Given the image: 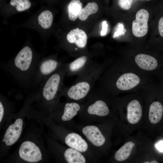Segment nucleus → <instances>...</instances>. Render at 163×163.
<instances>
[{
    "mask_svg": "<svg viewBox=\"0 0 163 163\" xmlns=\"http://www.w3.org/2000/svg\"><path fill=\"white\" fill-rule=\"evenodd\" d=\"M110 64L91 61L77 75L74 82L64 88L67 96L77 101L83 99L91 92L105 70Z\"/></svg>",
    "mask_w": 163,
    "mask_h": 163,
    "instance_id": "1",
    "label": "nucleus"
},
{
    "mask_svg": "<svg viewBox=\"0 0 163 163\" xmlns=\"http://www.w3.org/2000/svg\"><path fill=\"white\" fill-rule=\"evenodd\" d=\"M142 80L137 73L122 71L121 64H110L97 83L106 92H115L135 89Z\"/></svg>",
    "mask_w": 163,
    "mask_h": 163,
    "instance_id": "2",
    "label": "nucleus"
},
{
    "mask_svg": "<svg viewBox=\"0 0 163 163\" xmlns=\"http://www.w3.org/2000/svg\"><path fill=\"white\" fill-rule=\"evenodd\" d=\"M67 72V65L59 68L56 72L52 75L45 83L43 90L44 97L47 100L54 98L61 90H64L63 81Z\"/></svg>",
    "mask_w": 163,
    "mask_h": 163,
    "instance_id": "3",
    "label": "nucleus"
},
{
    "mask_svg": "<svg viewBox=\"0 0 163 163\" xmlns=\"http://www.w3.org/2000/svg\"><path fill=\"white\" fill-rule=\"evenodd\" d=\"M19 153L21 159L29 162H37L42 159V154L39 147L33 142L29 141L22 143Z\"/></svg>",
    "mask_w": 163,
    "mask_h": 163,
    "instance_id": "4",
    "label": "nucleus"
},
{
    "mask_svg": "<svg viewBox=\"0 0 163 163\" xmlns=\"http://www.w3.org/2000/svg\"><path fill=\"white\" fill-rule=\"evenodd\" d=\"M149 17L148 12L145 9H141L137 11L136 19L132 24V31L134 36L140 37L146 34L148 31Z\"/></svg>",
    "mask_w": 163,
    "mask_h": 163,
    "instance_id": "5",
    "label": "nucleus"
},
{
    "mask_svg": "<svg viewBox=\"0 0 163 163\" xmlns=\"http://www.w3.org/2000/svg\"><path fill=\"white\" fill-rule=\"evenodd\" d=\"M23 123L22 120L18 118L8 127L2 140L7 145H13L19 138L22 131Z\"/></svg>",
    "mask_w": 163,
    "mask_h": 163,
    "instance_id": "6",
    "label": "nucleus"
},
{
    "mask_svg": "<svg viewBox=\"0 0 163 163\" xmlns=\"http://www.w3.org/2000/svg\"><path fill=\"white\" fill-rule=\"evenodd\" d=\"M82 131L88 140L95 146H100L105 143V138L97 126H87L83 128Z\"/></svg>",
    "mask_w": 163,
    "mask_h": 163,
    "instance_id": "7",
    "label": "nucleus"
},
{
    "mask_svg": "<svg viewBox=\"0 0 163 163\" xmlns=\"http://www.w3.org/2000/svg\"><path fill=\"white\" fill-rule=\"evenodd\" d=\"M32 58V52L28 46H25L18 53L14 60L16 67L21 71L28 69Z\"/></svg>",
    "mask_w": 163,
    "mask_h": 163,
    "instance_id": "8",
    "label": "nucleus"
},
{
    "mask_svg": "<svg viewBox=\"0 0 163 163\" xmlns=\"http://www.w3.org/2000/svg\"><path fill=\"white\" fill-rule=\"evenodd\" d=\"M135 65L139 68L146 71H152L157 67V60L154 57L145 54L137 55L134 59Z\"/></svg>",
    "mask_w": 163,
    "mask_h": 163,
    "instance_id": "9",
    "label": "nucleus"
},
{
    "mask_svg": "<svg viewBox=\"0 0 163 163\" xmlns=\"http://www.w3.org/2000/svg\"><path fill=\"white\" fill-rule=\"evenodd\" d=\"M142 115V109L139 102L136 99L130 101L127 106V118L131 124L138 123Z\"/></svg>",
    "mask_w": 163,
    "mask_h": 163,
    "instance_id": "10",
    "label": "nucleus"
},
{
    "mask_svg": "<svg viewBox=\"0 0 163 163\" xmlns=\"http://www.w3.org/2000/svg\"><path fill=\"white\" fill-rule=\"evenodd\" d=\"M66 39L69 43L75 45L78 51V48H84L87 44L86 34L84 31L78 28L70 31L67 35Z\"/></svg>",
    "mask_w": 163,
    "mask_h": 163,
    "instance_id": "11",
    "label": "nucleus"
},
{
    "mask_svg": "<svg viewBox=\"0 0 163 163\" xmlns=\"http://www.w3.org/2000/svg\"><path fill=\"white\" fill-rule=\"evenodd\" d=\"M65 142L69 147L80 152H85L88 148L86 141L80 135L75 133L69 134L65 138Z\"/></svg>",
    "mask_w": 163,
    "mask_h": 163,
    "instance_id": "12",
    "label": "nucleus"
},
{
    "mask_svg": "<svg viewBox=\"0 0 163 163\" xmlns=\"http://www.w3.org/2000/svg\"><path fill=\"white\" fill-rule=\"evenodd\" d=\"M88 113L100 116L107 115L109 113L108 107L103 100L98 99L89 105L87 108Z\"/></svg>",
    "mask_w": 163,
    "mask_h": 163,
    "instance_id": "13",
    "label": "nucleus"
},
{
    "mask_svg": "<svg viewBox=\"0 0 163 163\" xmlns=\"http://www.w3.org/2000/svg\"><path fill=\"white\" fill-rule=\"evenodd\" d=\"M163 113V106L158 101L152 102L150 105L149 110V118L152 124H156L161 120Z\"/></svg>",
    "mask_w": 163,
    "mask_h": 163,
    "instance_id": "14",
    "label": "nucleus"
},
{
    "mask_svg": "<svg viewBox=\"0 0 163 163\" xmlns=\"http://www.w3.org/2000/svg\"><path fill=\"white\" fill-rule=\"evenodd\" d=\"M81 109L80 104L75 102H67L64 107L63 114L61 118L64 121H68L76 115Z\"/></svg>",
    "mask_w": 163,
    "mask_h": 163,
    "instance_id": "15",
    "label": "nucleus"
},
{
    "mask_svg": "<svg viewBox=\"0 0 163 163\" xmlns=\"http://www.w3.org/2000/svg\"><path fill=\"white\" fill-rule=\"evenodd\" d=\"M64 158L69 163H85L86 160L79 151L72 148L66 149L64 152Z\"/></svg>",
    "mask_w": 163,
    "mask_h": 163,
    "instance_id": "16",
    "label": "nucleus"
},
{
    "mask_svg": "<svg viewBox=\"0 0 163 163\" xmlns=\"http://www.w3.org/2000/svg\"><path fill=\"white\" fill-rule=\"evenodd\" d=\"M135 145V144L132 141L125 143L115 152L114 158L116 160L121 161L127 159L130 155Z\"/></svg>",
    "mask_w": 163,
    "mask_h": 163,
    "instance_id": "17",
    "label": "nucleus"
},
{
    "mask_svg": "<svg viewBox=\"0 0 163 163\" xmlns=\"http://www.w3.org/2000/svg\"><path fill=\"white\" fill-rule=\"evenodd\" d=\"M82 8V4L80 0H72L68 6L69 19L75 21L78 17Z\"/></svg>",
    "mask_w": 163,
    "mask_h": 163,
    "instance_id": "18",
    "label": "nucleus"
},
{
    "mask_svg": "<svg viewBox=\"0 0 163 163\" xmlns=\"http://www.w3.org/2000/svg\"><path fill=\"white\" fill-rule=\"evenodd\" d=\"M60 66V64L56 60L49 59L43 62L40 67V71L43 75L50 74L57 70Z\"/></svg>",
    "mask_w": 163,
    "mask_h": 163,
    "instance_id": "19",
    "label": "nucleus"
},
{
    "mask_svg": "<svg viewBox=\"0 0 163 163\" xmlns=\"http://www.w3.org/2000/svg\"><path fill=\"white\" fill-rule=\"evenodd\" d=\"M98 6L94 2H89L81 10L78 16L79 19L82 21L86 20L91 14L96 13L98 10Z\"/></svg>",
    "mask_w": 163,
    "mask_h": 163,
    "instance_id": "20",
    "label": "nucleus"
},
{
    "mask_svg": "<svg viewBox=\"0 0 163 163\" xmlns=\"http://www.w3.org/2000/svg\"><path fill=\"white\" fill-rule=\"evenodd\" d=\"M53 18V15L50 11H44L42 12L38 17V24L43 28H49L52 25Z\"/></svg>",
    "mask_w": 163,
    "mask_h": 163,
    "instance_id": "21",
    "label": "nucleus"
},
{
    "mask_svg": "<svg viewBox=\"0 0 163 163\" xmlns=\"http://www.w3.org/2000/svg\"><path fill=\"white\" fill-rule=\"evenodd\" d=\"M10 3L12 6L15 7L17 10L18 11L27 10L31 5L28 0H11Z\"/></svg>",
    "mask_w": 163,
    "mask_h": 163,
    "instance_id": "22",
    "label": "nucleus"
},
{
    "mask_svg": "<svg viewBox=\"0 0 163 163\" xmlns=\"http://www.w3.org/2000/svg\"><path fill=\"white\" fill-rule=\"evenodd\" d=\"M119 6L122 9L127 10L129 9L133 2V0H118Z\"/></svg>",
    "mask_w": 163,
    "mask_h": 163,
    "instance_id": "23",
    "label": "nucleus"
},
{
    "mask_svg": "<svg viewBox=\"0 0 163 163\" xmlns=\"http://www.w3.org/2000/svg\"><path fill=\"white\" fill-rule=\"evenodd\" d=\"M126 30L124 28V26L123 24L119 23L118 25V29L113 36L114 38L121 35H123L126 32Z\"/></svg>",
    "mask_w": 163,
    "mask_h": 163,
    "instance_id": "24",
    "label": "nucleus"
},
{
    "mask_svg": "<svg viewBox=\"0 0 163 163\" xmlns=\"http://www.w3.org/2000/svg\"><path fill=\"white\" fill-rule=\"evenodd\" d=\"M108 26L107 21H103L102 23V30L101 32V36H104L106 34Z\"/></svg>",
    "mask_w": 163,
    "mask_h": 163,
    "instance_id": "25",
    "label": "nucleus"
},
{
    "mask_svg": "<svg viewBox=\"0 0 163 163\" xmlns=\"http://www.w3.org/2000/svg\"><path fill=\"white\" fill-rule=\"evenodd\" d=\"M158 30L160 35L163 37V17L159 21Z\"/></svg>",
    "mask_w": 163,
    "mask_h": 163,
    "instance_id": "26",
    "label": "nucleus"
},
{
    "mask_svg": "<svg viewBox=\"0 0 163 163\" xmlns=\"http://www.w3.org/2000/svg\"><path fill=\"white\" fill-rule=\"evenodd\" d=\"M156 148L160 151L163 152V141L159 142L156 145Z\"/></svg>",
    "mask_w": 163,
    "mask_h": 163,
    "instance_id": "27",
    "label": "nucleus"
},
{
    "mask_svg": "<svg viewBox=\"0 0 163 163\" xmlns=\"http://www.w3.org/2000/svg\"><path fill=\"white\" fill-rule=\"evenodd\" d=\"M4 113V109L3 105L1 102H0V122L3 118Z\"/></svg>",
    "mask_w": 163,
    "mask_h": 163,
    "instance_id": "28",
    "label": "nucleus"
},
{
    "mask_svg": "<svg viewBox=\"0 0 163 163\" xmlns=\"http://www.w3.org/2000/svg\"><path fill=\"white\" fill-rule=\"evenodd\" d=\"M150 163H158V162L156 160H153Z\"/></svg>",
    "mask_w": 163,
    "mask_h": 163,
    "instance_id": "29",
    "label": "nucleus"
},
{
    "mask_svg": "<svg viewBox=\"0 0 163 163\" xmlns=\"http://www.w3.org/2000/svg\"><path fill=\"white\" fill-rule=\"evenodd\" d=\"M150 162L148 161L144 162V163H150Z\"/></svg>",
    "mask_w": 163,
    "mask_h": 163,
    "instance_id": "30",
    "label": "nucleus"
},
{
    "mask_svg": "<svg viewBox=\"0 0 163 163\" xmlns=\"http://www.w3.org/2000/svg\"><path fill=\"white\" fill-rule=\"evenodd\" d=\"M146 0L149 1V0Z\"/></svg>",
    "mask_w": 163,
    "mask_h": 163,
    "instance_id": "31",
    "label": "nucleus"
}]
</instances>
